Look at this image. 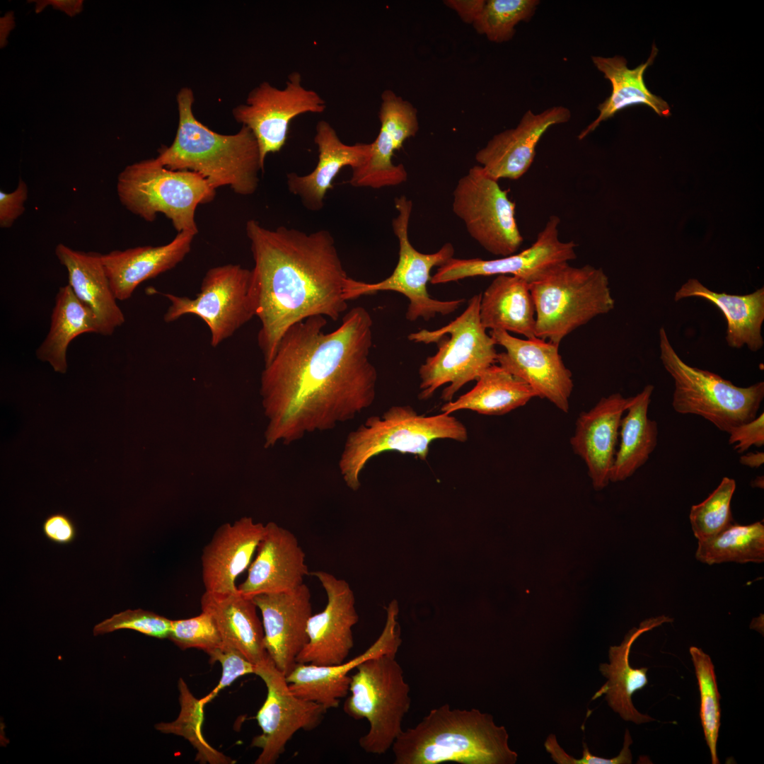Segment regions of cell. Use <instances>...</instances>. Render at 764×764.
I'll use <instances>...</instances> for the list:
<instances>
[{"mask_svg": "<svg viewBox=\"0 0 764 764\" xmlns=\"http://www.w3.org/2000/svg\"><path fill=\"white\" fill-rule=\"evenodd\" d=\"M326 325L322 316L294 324L265 366L260 395L268 420L266 448L332 429L374 402L378 374L369 359L370 313L354 307L335 330L324 332Z\"/></svg>", "mask_w": 764, "mask_h": 764, "instance_id": "1", "label": "cell"}, {"mask_svg": "<svg viewBox=\"0 0 764 764\" xmlns=\"http://www.w3.org/2000/svg\"><path fill=\"white\" fill-rule=\"evenodd\" d=\"M245 231L254 261L255 316L261 323L257 342L266 366L291 325L316 316L336 321L347 311L348 276L327 230L269 229L250 219Z\"/></svg>", "mask_w": 764, "mask_h": 764, "instance_id": "2", "label": "cell"}, {"mask_svg": "<svg viewBox=\"0 0 764 764\" xmlns=\"http://www.w3.org/2000/svg\"><path fill=\"white\" fill-rule=\"evenodd\" d=\"M194 99L191 88L179 91L175 139L170 146H161L156 159L169 169L199 174L214 190L229 187L240 195L253 194L264 168L253 132L245 126L233 134L212 131L195 117Z\"/></svg>", "mask_w": 764, "mask_h": 764, "instance_id": "3", "label": "cell"}, {"mask_svg": "<svg viewBox=\"0 0 764 764\" xmlns=\"http://www.w3.org/2000/svg\"><path fill=\"white\" fill-rule=\"evenodd\" d=\"M508 741L492 714L444 704L403 730L391 748L395 764H514L518 754Z\"/></svg>", "mask_w": 764, "mask_h": 764, "instance_id": "4", "label": "cell"}, {"mask_svg": "<svg viewBox=\"0 0 764 764\" xmlns=\"http://www.w3.org/2000/svg\"><path fill=\"white\" fill-rule=\"evenodd\" d=\"M468 439L465 425L451 414L427 416L410 405H393L381 416L366 418L348 434L338 463L340 473L347 487L357 491L366 465L383 452L409 453L424 461L434 441L465 442Z\"/></svg>", "mask_w": 764, "mask_h": 764, "instance_id": "5", "label": "cell"}, {"mask_svg": "<svg viewBox=\"0 0 764 764\" xmlns=\"http://www.w3.org/2000/svg\"><path fill=\"white\" fill-rule=\"evenodd\" d=\"M480 299L481 294L472 296L465 311L446 325L407 336L414 342L436 343L438 347L436 353L428 357L419 368V400H429L437 389L447 384L441 398L445 403L451 401L461 388L496 364L497 344L480 322Z\"/></svg>", "mask_w": 764, "mask_h": 764, "instance_id": "6", "label": "cell"}, {"mask_svg": "<svg viewBox=\"0 0 764 764\" xmlns=\"http://www.w3.org/2000/svg\"><path fill=\"white\" fill-rule=\"evenodd\" d=\"M116 189L121 204L132 214L149 222L163 214L177 233L195 236L197 207L212 202L216 195V190L199 174L169 169L156 158L125 168L117 177Z\"/></svg>", "mask_w": 764, "mask_h": 764, "instance_id": "7", "label": "cell"}, {"mask_svg": "<svg viewBox=\"0 0 764 764\" xmlns=\"http://www.w3.org/2000/svg\"><path fill=\"white\" fill-rule=\"evenodd\" d=\"M529 287L536 336L557 346L572 331L615 307L607 275L591 265L562 264Z\"/></svg>", "mask_w": 764, "mask_h": 764, "instance_id": "8", "label": "cell"}, {"mask_svg": "<svg viewBox=\"0 0 764 764\" xmlns=\"http://www.w3.org/2000/svg\"><path fill=\"white\" fill-rule=\"evenodd\" d=\"M659 358L674 383L672 406L678 413L700 416L722 432L757 417L764 383L739 387L707 370L693 367L678 356L664 327L659 329Z\"/></svg>", "mask_w": 764, "mask_h": 764, "instance_id": "9", "label": "cell"}, {"mask_svg": "<svg viewBox=\"0 0 764 764\" xmlns=\"http://www.w3.org/2000/svg\"><path fill=\"white\" fill-rule=\"evenodd\" d=\"M396 655L390 652L370 658L351 675L350 695L343 710L354 719L369 722V731L359 739L368 753L382 755L392 747L410 707V685Z\"/></svg>", "mask_w": 764, "mask_h": 764, "instance_id": "10", "label": "cell"}, {"mask_svg": "<svg viewBox=\"0 0 764 764\" xmlns=\"http://www.w3.org/2000/svg\"><path fill=\"white\" fill-rule=\"evenodd\" d=\"M398 214L392 221L393 231L398 238L399 253L398 263L392 274L376 283L357 281L348 277L345 283L344 298L352 300L379 291H392L404 295L409 300L406 319L415 322L419 318L428 321L437 315L446 316L455 312L464 299L441 301L430 296L427 283L431 280V270L446 263L453 257L454 248L446 243L438 251L422 253L411 244L408 227L412 202L405 195L395 199Z\"/></svg>", "mask_w": 764, "mask_h": 764, "instance_id": "11", "label": "cell"}, {"mask_svg": "<svg viewBox=\"0 0 764 764\" xmlns=\"http://www.w3.org/2000/svg\"><path fill=\"white\" fill-rule=\"evenodd\" d=\"M170 306L163 316L166 323L187 314L201 318L208 326L211 345L217 347L255 316L252 272L238 264L214 267L204 274L200 291L193 298L161 293Z\"/></svg>", "mask_w": 764, "mask_h": 764, "instance_id": "12", "label": "cell"}, {"mask_svg": "<svg viewBox=\"0 0 764 764\" xmlns=\"http://www.w3.org/2000/svg\"><path fill=\"white\" fill-rule=\"evenodd\" d=\"M452 209L469 235L494 255H513L523 242L515 216V202L480 166L471 167L458 180L453 192Z\"/></svg>", "mask_w": 764, "mask_h": 764, "instance_id": "13", "label": "cell"}, {"mask_svg": "<svg viewBox=\"0 0 764 764\" xmlns=\"http://www.w3.org/2000/svg\"><path fill=\"white\" fill-rule=\"evenodd\" d=\"M325 108V100L316 91L305 88L301 74L294 71L283 89L267 81L254 88L246 103L233 110V115L255 136L264 168L267 156L284 146L294 118L307 112L322 113Z\"/></svg>", "mask_w": 764, "mask_h": 764, "instance_id": "14", "label": "cell"}, {"mask_svg": "<svg viewBox=\"0 0 764 764\" xmlns=\"http://www.w3.org/2000/svg\"><path fill=\"white\" fill-rule=\"evenodd\" d=\"M255 674L267 688L266 699L256 715L261 734L251 743L252 746L261 749L255 763L274 764L293 736L299 730L317 728L327 710L294 695L286 676L277 669L270 656L256 666Z\"/></svg>", "mask_w": 764, "mask_h": 764, "instance_id": "15", "label": "cell"}, {"mask_svg": "<svg viewBox=\"0 0 764 764\" xmlns=\"http://www.w3.org/2000/svg\"><path fill=\"white\" fill-rule=\"evenodd\" d=\"M560 223L557 216H551L535 242L518 253L493 260L453 257L436 269L430 283L446 284L492 275H512L529 284L539 281L558 266L577 258V244L559 238Z\"/></svg>", "mask_w": 764, "mask_h": 764, "instance_id": "16", "label": "cell"}, {"mask_svg": "<svg viewBox=\"0 0 764 764\" xmlns=\"http://www.w3.org/2000/svg\"><path fill=\"white\" fill-rule=\"evenodd\" d=\"M490 335L505 349L497 354L496 363L527 383L537 397L568 413L574 383L559 346L539 338L520 339L502 330H492Z\"/></svg>", "mask_w": 764, "mask_h": 764, "instance_id": "17", "label": "cell"}, {"mask_svg": "<svg viewBox=\"0 0 764 764\" xmlns=\"http://www.w3.org/2000/svg\"><path fill=\"white\" fill-rule=\"evenodd\" d=\"M320 581L327 603L312 614L307 625L308 642L296 662L317 666L340 664L354 647L352 628L359 620L355 598L349 584L324 571L310 572Z\"/></svg>", "mask_w": 764, "mask_h": 764, "instance_id": "18", "label": "cell"}, {"mask_svg": "<svg viewBox=\"0 0 764 764\" xmlns=\"http://www.w3.org/2000/svg\"><path fill=\"white\" fill-rule=\"evenodd\" d=\"M396 600L386 608V620L381 634L364 652L344 662L330 666L297 663L286 676L289 689L296 696L315 702L327 710L338 707L349 693V673L364 661L381 654L398 653L402 644Z\"/></svg>", "mask_w": 764, "mask_h": 764, "instance_id": "19", "label": "cell"}, {"mask_svg": "<svg viewBox=\"0 0 764 764\" xmlns=\"http://www.w3.org/2000/svg\"><path fill=\"white\" fill-rule=\"evenodd\" d=\"M378 112L379 133L371 143V155L361 167L352 170L349 183L356 187L379 189L399 185L407 180V173L401 163L394 164V151L419 129L417 110L390 90L381 95Z\"/></svg>", "mask_w": 764, "mask_h": 764, "instance_id": "20", "label": "cell"}, {"mask_svg": "<svg viewBox=\"0 0 764 764\" xmlns=\"http://www.w3.org/2000/svg\"><path fill=\"white\" fill-rule=\"evenodd\" d=\"M252 598L261 613L266 652L277 669L287 676L308 642L307 625L313 614L311 591L303 583L292 591Z\"/></svg>", "mask_w": 764, "mask_h": 764, "instance_id": "21", "label": "cell"}, {"mask_svg": "<svg viewBox=\"0 0 764 764\" xmlns=\"http://www.w3.org/2000/svg\"><path fill=\"white\" fill-rule=\"evenodd\" d=\"M256 552L246 579L237 586L247 597L292 591L310 574L296 536L273 521L265 524Z\"/></svg>", "mask_w": 764, "mask_h": 764, "instance_id": "22", "label": "cell"}, {"mask_svg": "<svg viewBox=\"0 0 764 764\" xmlns=\"http://www.w3.org/2000/svg\"><path fill=\"white\" fill-rule=\"evenodd\" d=\"M570 117V111L562 106H554L538 114L528 110L516 127L495 134L476 153L475 160L498 181L518 180L531 166L536 146L545 132L553 125L568 122Z\"/></svg>", "mask_w": 764, "mask_h": 764, "instance_id": "23", "label": "cell"}, {"mask_svg": "<svg viewBox=\"0 0 764 764\" xmlns=\"http://www.w3.org/2000/svg\"><path fill=\"white\" fill-rule=\"evenodd\" d=\"M630 399L620 393L603 397L577 419L570 444L574 453L585 463L596 490L603 489L610 482L620 422Z\"/></svg>", "mask_w": 764, "mask_h": 764, "instance_id": "24", "label": "cell"}, {"mask_svg": "<svg viewBox=\"0 0 764 764\" xmlns=\"http://www.w3.org/2000/svg\"><path fill=\"white\" fill-rule=\"evenodd\" d=\"M264 531L265 524L249 516L224 523L216 530L201 555L206 591L228 593L238 589L236 580L249 567Z\"/></svg>", "mask_w": 764, "mask_h": 764, "instance_id": "25", "label": "cell"}, {"mask_svg": "<svg viewBox=\"0 0 764 764\" xmlns=\"http://www.w3.org/2000/svg\"><path fill=\"white\" fill-rule=\"evenodd\" d=\"M314 141L318 150L316 168L305 175L288 173L286 183L289 191L300 198L305 208L316 212L323 209L325 195L332 187V182L341 169L349 166L354 170L367 161L371 144H344L325 120L317 123Z\"/></svg>", "mask_w": 764, "mask_h": 764, "instance_id": "26", "label": "cell"}, {"mask_svg": "<svg viewBox=\"0 0 764 764\" xmlns=\"http://www.w3.org/2000/svg\"><path fill=\"white\" fill-rule=\"evenodd\" d=\"M195 236L183 231L177 233L165 245L138 246L102 254V261L117 300L129 299L140 284L181 262L190 252Z\"/></svg>", "mask_w": 764, "mask_h": 764, "instance_id": "27", "label": "cell"}, {"mask_svg": "<svg viewBox=\"0 0 764 764\" xmlns=\"http://www.w3.org/2000/svg\"><path fill=\"white\" fill-rule=\"evenodd\" d=\"M59 262L66 269L68 284L76 296L94 314L100 335H112L125 321L107 276L102 254L74 250L62 243L55 248Z\"/></svg>", "mask_w": 764, "mask_h": 764, "instance_id": "28", "label": "cell"}, {"mask_svg": "<svg viewBox=\"0 0 764 764\" xmlns=\"http://www.w3.org/2000/svg\"><path fill=\"white\" fill-rule=\"evenodd\" d=\"M202 611L209 613L224 646L239 652L255 665L268 657L265 647L262 623L252 598L238 589L228 593L206 591L200 600Z\"/></svg>", "mask_w": 764, "mask_h": 764, "instance_id": "29", "label": "cell"}, {"mask_svg": "<svg viewBox=\"0 0 764 764\" xmlns=\"http://www.w3.org/2000/svg\"><path fill=\"white\" fill-rule=\"evenodd\" d=\"M671 621L673 619L664 615L647 619L640 623L639 627H632L629 630L619 646L610 647V663L601 664L599 666L600 672L608 680L595 693L592 700L605 694L608 705L625 721L639 724L655 720L647 714L640 713L633 705L632 695L648 683V668H632L630 664L629 656L632 644L642 634Z\"/></svg>", "mask_w": 764, "mask_h": 764, "instance_id": "30", "label": "cell"}, {"mask_svg": "<svg viewBox=\"0 0 764 764\" xmlns=\"http://www.w3.org/2000/svg\"><path fill=\"white\" fill-rule=\"evenodd\" d=\"M704 299L717 306L727 321L726 342L729 347L743 346L752 352L764 345L762 325L764 321V288L745 295L718 293L709 289L696 279H689L674 294L678 301L687 298Z\"/></svg>", "mask_w": 764, "mask_h": 764, "instance_id": "31", "label": "cell"}, {"mask_svg": "<svg viewBox=\"0 0 764 764\" xmlns=\"http://www.w3.org/2000/svg\"><path fill=\"white\" fill-rule=\"evenodd\" d=\"M657 52L658 50L655 44H653L651 54L647 62L632 69L627 67L626 59L621 56L591 57L595 66L610 81L612 92L610 96L598 106V116L580 132L578 136L579 140L594 131L601 122L630 106L644 105L652 108L660 116L668 117L671 115L668 104L661 97L652 93L644 81V74L653 64Z\"/></svg>", "mask_w": 764, "mask_h": 764, "instance_id": "32", "label": "cell"}, {"mask_svg": "<svg viewBox=\"0 0 764 764\" xmlns=\"http://www.w3.org/2000/svg\"><path fill=\"white\" fill-rule=\"evenodd\" d=\"M480 318L485 329L537 338L536 308L529 284L519 277L496 276L481 294Z\"/></svg>", "mask_w": 764, "mask_h": 764, "instance_id": "33", "label": "cell"}, {"mask_svg": "<svg viewBox=\"0 0 764 764\" xmlns=\"http://www.w3.org/2000/svg\"><path fill=\"white\" fill-rule=\"evenodd\" d=\"M654 387L647 385L630 403L620 422V445L611 468L610 481L621 482L631 477L649 460L657 445L658 425L648 417Z\"/></svg>", "mask_w": 764, "mask_h": 764, "instance_id": "34", "label": "cell"}, {"mask_svg": "<svg viewBox=\"0 0 764 764\" xmlns=\"http://www.w3.org/2000/svg\"><path fill=\"white\" fill-rule=\"evenodd\" d=\"M537 397L531 387L498 364L486 369L475 386L455 400L445 403L441 412L452 414L468 410L485 415H502Z\"/></svg>", "mask_w": 764, "mask_h": 764, "instance_id": "35", "label": "cell"}, {"mask_svg": "<svg viewBox=\"0 0 764 764\" xmlns=\"http://www.w3.org/2000/svg\"><path fill=\"white\" fill-rule=\"evenodd\" d=\"M87 332L99 333L94 314L69 284L62 286L55 297L50 330L37 349L36 357L48 362L56 372L65 374L68 346L75 337Z\"/></svg>", "mask_w": 764, "mask_h": 764, "instance_id": "36", "label": "cell"}, {"mask_svg": "<svg viewBox=\"0 0 764 764\" xmlns=\"http://www.w3.org/2000/svg\"><path fill=\"white\" fill-rule=\"evenodd\" d=\"M695 557L709 565L723 562H763V523L758 521L748 525L734 523L710 538L698 540Z\"/></svg>", "mask_w": 764, "mask_h": 764, "instance_id": "37", "label": "cell"}, {"mask_svg": "<svg viewBox=\"0 0 764 764\" xmlns=\"http://www.w3.org/2000/svg\"><path fill=\"white\" fill-rule=\"evenodd\" d=\"M695 668L700 695V717L705 739L709 747L711 762L719 763L717 743L720 727V695L718 691L714 667L710 656L701 649H689Z\"/></svg>", "mask_w": 764, "mask_h": 764, "instance_id": "38", "label": "cell"}, {"mask_svg": "<svg viewBox=\"0 0 764 764\" xmlns=\"http://www.w3.org/2000/svg\"><path fill=\"white\" fill-rule=\"evenodd\" d=\"M538 4V0H488L473 25L491 42H504L511 39L519 22L531 18Z\"/></svg>", "mask_w": 764, "mask_h": 764, "instance_id": "39", "label": "cell"}, {"mask_svg": "<svg viewBox=\"0 0 764 764\" xmlns=\"http://www.w3.org/2000/svg\"><path fill=\"white\" fill-rule=\"evenodd\" d=\"M735 489V480L724 477L703 502L691 507L689 519L693 534L698 540L710 538L735 523L731 511Z\"/></svg>", "mask_w": 764, "mask_h": 764, "instance_id": "40", "label": "cell"}, {"mask_svg": "<svg viewBox=\"0 0 764 764\" xmlns=\"http://www.w3.org/2000/svg\"><path fill=\"white\" fill-rule=\"evenodd\" d=\"M168 639L182 649H199L209 657L224 647L212 616L204 611L190 618L172 620Z\"/></svg>", "mask_w": 764, "mask_h": 764, "instance_id": "41", "label": "cell"}, {"mask_svg": "<svg viewBox=\"0 0 764 764\" xmlns=\"http://www.w3.org/2000/svg\"><path fill=\"white\" fill-rule=\"evenodd\" d=\"M172 620L151 611L141 608L113 615L93 627L95 636L119 630H132L146 636L158 639H168Z\"/></svg>", "mask_w": 764, "mask_h": 764, "instance_id": "42", "label": "cell"}, {"mask_svg": "<svg viewBox=\"0 0 764 764\" xmlns=\"http://www.w3.org/2000/svg\"><path fill=\"white\" fill-rule=\"evenodd\" d=\"M179 685L182 710L175 722L185 724L189 727L178 729L174 734L182 735L186 738L190 731L187 739L198 749L204 760L211 763H231L229 758L214 750L206 743L201 733L204 707L199 700L195 699L190 693L182 678L180 679Z\"/></svg>", "mask_w": 764, "mask_h": 764, "instance_id": "43", "label": "cell"}, {"mask_svg": "<svg viewBox=\"0 0 764 764\" xmlns=\"http://www.w3.org/2000/svg\"><path fill=\"white\" fill-rule=\"evenodd\" d=\"M632 740L628 729L625 730L623 747L620 753L613 758H605L591 753L588 746L583 743L582 756L575 758L567 754L560 746L555 734H550L544 743L547 752L550 754L553 761L558 764H630L632 763V753L630 746Z\"/></svg>", "mask_w": 764, "mask_h": 764, "instance_id": "44", "label": "cell"}, {"mask_svg": "<svg viewBox=\"0 0 764 764\" xmlns=\"http://www.w3.org/2000/svg\"><path fill=\"white\" fill-rule=\"evenodd\" d=\"M211 663L219 661L222 673L218 685L207 695L199 699L204 707L222 689L230 685L241 676L255 673L256 665L251 663L237 650L224 646L210 657Z\"/></svg>", "mask_w": 764, "mask_h": 764, "instance_id": "45", "label": "cell"}, {"mask_svg": "<svg viewBox=\"0 0 764 764\" xmlns=\"http://www.w3.org/2000/svg\"><path fill=\"white\" fill-rule=\"evenodd\" d=\"M729 444H735L734 450L743 453L751 446L761 447L764 444V414L762 412L753 420L732 428L729 432Z\"/></svg>", "mask_w": 764, "mask_h": 764, "instance_id": "46", "label": "cell"}, {"mask_svg": "<svg viewBox=\"0 0 764 764\" xmlns=\"http://www.w3.org/2000/svg\"><path fill=\"white\" fill-rule=\"evenodd\" d=\"M28 186L20 178L16 189L11 192L0 191V226L11 227L25 211L24 204L28 198Z\"/></svg>", "mask_w": 764, "mask_h": 764, "instance_id": "47", "label": "cell"}, {"mask_svg": "<svg viewBox=\"0 0 764 764\" xmlns=\"http://www.w3.org/2000/svg\"><path fill=\"white\" fill-rule=\"evenodd\" d=\"M42 531L48 540L60 545L71 543L76 536L73 521L62 513L47 516L42 523Z\"/></svg>", "mask_w": 764, "mask_h": 764, "instance_id": "48", "label": "cell"}, {"mask_svg": "<svg viewBox=\"0 0 764 764\" xmlns=\"http://www.w3.org/2000/svg\"><path fill=\"white\" fill-rule=\"evenodd\" d=\"M485 1V0H447L444 2L448 7L454 10L463 21L473 24L482 11Z\"/></svg>", "mask_w": 764, "mask_h": 764, "instance_id": "49", "label": "cell"}, {"mask_svg": "<svg viewBox=\"0 0 764 764\" xmlns=\"http://www.w3.org/2000/svg\"><path fill=\"white\" fill-rule=\"evenodd\" d=\"M739 461L742 465L750 468H759L763 464L764 453L763 452L747 453L740 457Z\"/></svg>", "mask_w": 764, "mask_h": 764, "instance_id": "50", "label": "cell"}, {"mask_svg": "<svg viewBox=\"0 0 764 764\" xmlns=\"http://www.w3.org/2000/svg\"><path fill=\"white\" fill-rule=\"evenodd\" d=\"M56 7L62 9L68 15L73 16L81 9V1H50Z\"/></svg>", "mask_w": 764, "mask_h": 764, "instance_id": "51", "label": "cell"}, {"mask_svg": "<svg viewBox=\"0 0 764 764\" xmlns=\"http://www.w3.org/2000/svg\"><path fill=\"white\" fill-rule=\"evenodd\" d=\"M753 483H754V485H753V487H761V486H762V487H763V476L762 477H757L753 481Z\"/></svg>", "mask_w": 764, "mask_h": 764, "instance_id": "52", "label": "cell"}]
</instances>
